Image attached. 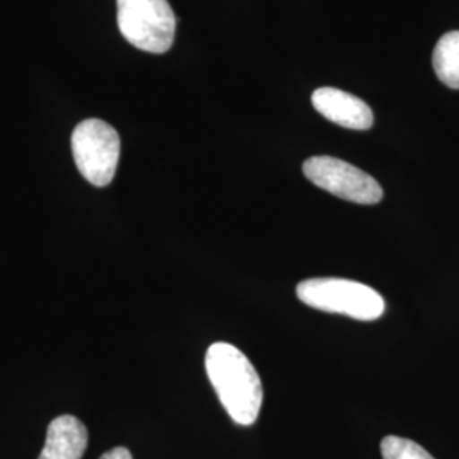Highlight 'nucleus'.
<instances>
[{
    "label": "nucleus",
    "instance_id": "obj_4",
    "mask_svg": "<svg viewBox=\"0 0 459 459\" xmlns=\"http://www.w3.org/2000/svg\"><path fill=\"white\" fill-rule=\"evenodd\" d=\"M72 153L83 178L98 187H104L115 179L121 140L106 121L85 119L72 133Z\"/></svg>",
    "mask_w": 459,
    "mask_h": 459
},
{
    "label": "nucleus",
    "instance_id": "obj_6",
    "mask_svg": "<svg viewBox=\"0 0 459 459\" xmlns=\"http://www.w3.org/2000/svg\"><path fill=\"white\" fill-rule=\"evenodd\" d=\"M313 108L328 121L349 130H369L375 116L371 108L349 92L333 87L316 89L312 96Z\"/></svg>",
    "mask_w": 459,
    "mask_h": 459
},
{
    "label": "nucleus",
    "instance_id": "obj_1",
    "mask_svg": "<svg viewBox=\"0 0 459 459\" xmlns=\"http://www.w3.org/2000/svg\"><path fill=\"white\" fill-rule=\"evenodd\" d=\"M206 373L221 405L238 426H252L263 407V381L246 354L229 342H214L206 352Z\"/></svg>",
    "mask_w": 459,
    "mask_h": 459
},
{
    "label": "nucleus",
    "instance_id": "obj_10",
    "mask_svg": "<svg viewBox=\"0 0 459 459\" xmlns=\"http://www.w3.org/2000/svg\"><path fill=\"white\" fill-rule=\"evenodd\" d=\"M99 459H133L132 453L126 447H115L108 453H104Z\"/></svg>",
    "mask_w": 459,
    "mask_h": 459
},
{
    "label": "nucleus",
    "instance_id": "obj_7",
    "mask_svg": "<svg viewBox=\"0 0 459 459\" xmlns=\"http://www.w3.org/2000/svg\"><path fill=\"white\" fill-rule=\"evenodd\" d=\"M87 443L89 434L82 422L74 415H60L51 420L38 459H82Z\"/></svg>",
    "mask_w": 459,
    "mask_h": 459
},
{
    "label": "nucleus",
    "instance_id": "obj_2",
    "mask_svg": "<svg viewBox=\"0 0 459 459\" xmlns=\"http://www.w3.org/2000/svg\"><path fill=\"white\" fill-rule=\"evenodd\" d=\"M296 296L315 310L345 315L361 322L377 320L386 308L377 290L351 279H307L296 286Z\"/></svg>",
    "mask_w": 459,
    "mask_h": 459
},
{
    "label": "nucleus",
    "instance_id": "obj_9",
    "mask_svg": "<svg viewBox=\"0 0 459 459\" xmlns=\"http://www.w3.org/2000/svg\"><path fill=\"white\" fill-rule=\"evenodd\" d=\"M381 456L383 459H434L420 444L398 436L383 437Z\"/></svg>",
    "mask_w": 459,
    "mask_h": 459
},
{
    "label": "nucleus",
    "instance_id": "obj_8",
    "mask_svg": "<svg viewBox=\"0 0 459 459\" xmlns=\"http://www.w3.org/2000/svg\"><path fill=\"white\" fill-rule=\"evenodd\" d=\"M434 72L441 82L459 89V31L444 34L434 48Z\"/></svg>",
    "mask_w": 459,
    "mask_h": 459
},
{
    "label": "nucleus",
    "instance_id": "obj_5",
    "mask_svg": "<svg viewBox=\"0 0 459 459\" xmlns=\"http://www.w3.org/2000/svg\"><path fill=\"white\" fill-rule=\"evenodd\" d=\"M303 172L315 186L345 201L377 204L383 199V189L375 178L341 159L312 157L303 164Z\"/></svg>",
    "mask_w": 459,
    "mask_h": 459
},
{
    "label": "nucleus",
    "instance_id": "obj_3",
    "mask_svg": "<svg viewBox=\"0 0 459 459\" xmlns=\"http://www.w3.org/2000/svg\"><path fill=\"white\" fill-rule=\"evenodd\" d=\"M178 19L167 0H117V26L134 48L160 55L169 51Z\"/></svg>",
    "mask_w": 459,
    "mask_h": 459
}]
</instances>
